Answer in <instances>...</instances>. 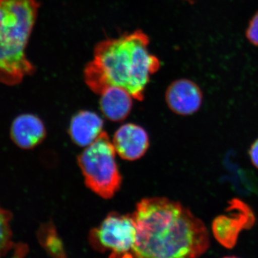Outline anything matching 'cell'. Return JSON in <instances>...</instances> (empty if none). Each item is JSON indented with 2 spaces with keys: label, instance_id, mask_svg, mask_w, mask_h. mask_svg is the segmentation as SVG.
Returning <instances> with one entry per match:
<instances>
[{
  "label": "cell",
  "instance_id": "1",
  "mask_svg": "<svg viewBox=\"0 0 258 258\" xmlns=\"http://www.w3.org/2000/svg\"><path fill=\"white\" fill-rule=\"evenodd\" d=\"M132 216L137 227L134 257H198L210 247L205 224L179 202L145 198Z\"/></svg>",
  "mask_w": 258,
  "mask_h": 258
},
{
  "label": "cell",
  "instance_id": "2",
  "mask_svg": "<svg viewBox=\"0 0 258 258\" xmlns=\"http://www.w3.org/2000/svg\"><path fill=\"white\" fill-rule=\"evenodd\" d=\"M149 44V37L142 30L98 42L83 72L88 87L100 95L109 86H118L134 99L143 101L151 77L161 68Z\"/></svg>",
  "mask_w": 258,
  "mask_h": 258
},
{
  "label": "cell",
  "instance_id": "3",
  "mask_svg": "<svg viewBox=\"0 0 258 258\" xmlns=\"http://www.w3.org/2000/svg\"><path fill=\"white\" fill-rule=\"evenodd\" d=\"M37 0H0V82L14 86L35 67L26 47L36 22Z\"/></svg>",
  "mask_w": 258,
  "mask_h": 258
},
{
  "label": "cell",
  "instance_id": "4",
  "mask_svg": "<svg viewBox=\"0 0 258 258\" xmlns=\"http://www.w3.org/2000/svg\"><path fill=\"white\" fill-rule=\"evenodd\" d=\"M116 154L112 141L103 132L78 157L86 186L106 200L114 196L122 183Z\"/></svg>",
  "mask_w": 258,
  "mask_h": 258
},
{
  "label": "cell",
  "instance_id": "5",
  "mask_svg": "<svg viewBox=\"0 0 258 258\" xmlns=\"http://www.w3.org/2000/svg\"><path fill=\"white\" fill-rule=\"evenodd\" d=\"M91 247L100 252H110V257H134L137 227L132 215L111 212L101 225L90 232Z\"/></svg>",
  "mask_w": 258,
  "mask_h": 258
},
{
  "label": "cell",
  "instance_id": "6",
  "mask_svg": "<svg viewBox=\"0 0 258 258\" xmlns=\"http://www.w3.org/2000/svg\"><path fill=\"white\" fill-rule=\"evenodd\" d=\"M203 98L198 85L188 79L176 80L171 83L165 94L168 107L176 114L181 115H191L198 111Z\"/></svg>",
  "mask_w": 258,
  "mask_h": 258
},
{
  "label": "cell",
  "instance_id": "7",
  "mask_svg": "<svg viewBox=\"0 0 258 258\" xmlns=\"http://www.w3.org/2000/svg\"><path fill=\"white\" fill-rule=\"evenodd\" d=\"M112 143L116 154L127 161L143 157L149 147V138L145 129L134 123L121 125L115 132Z\"/></svg>",
  "mask_w": 258,
  "mask_h": 258
},
{
  "label": "cell",
  "instance_id": "8",
  "mask_svg": "<svg viewBox=\"0 0 258 258\" xmlns=\"http://www.w3.org/2000/svg\"><path fill=\"white\" fill-rule=\"evenodd\" d=\"M11 138L23 149L36 147L46 137V129L40 118L32 114L19 115L11 126Z\"/></svg>",
  "mask_w": 258,
  "mask_h": 258
},
{
  "label": "cell",
  "instance_id": "9",
  "mask_svg": "<svg viewBox=\"0 0 258 258\" xmlns=\"http://www.w3.org/2000/svg\"><path fill=\"white\" fill-rule=\"evenodd\" d=\"M103 120L94 112L81 111L73 116L69 126V135L76 145L87 147L103 132Z\"/></svg>",
  "mask_w": 258,
  "mask_h": 258
},
{
  "label": "cell",
  "instance_id": "10",
  "mask_svg": "<svg viewBox=\"0 0 258 258\" xmlns=\"http://www.w3.org/2000/svg\"><path fill=\"white\" fill-rule=\"evenodd\" d=\"M99 96L100 108L108 120L122 121L132 111L134 98L124 88L109 86L102 91Z\"/></svg>",
  "mask_w": 258,
  "mask_h": 258
},
{
  "label": "cell",
  "instance_id": "11",
  "mask_svg": "<svg viewBox=\"0 0 258 258\" xmlns=\"http://www.w3.org/2000/svg\"><path fill=\"white\" fill-rule=\"evenodd\" d=\"M39 241L46 252L52 257H66L63 243L52 222L42 225L37 233Z\"/></svg>",
  "mask_w": 258,
  "mask_h": 258
},
{
  "label": "cell",
  "instance_id": "12",
  "mask_svg": "<svg viewBox=\"0 0 258 258\" xmlns=\"http://www.w3.org/2000/svg\"><path fill=\"white\" fill-rule=\"evenodd\" d=\"M12 214L0 205V257L6 255L14 247L10 227Z\"/></svg>",
  "mask_w": 258,
  "mask_h": 258
},
{
  "label": "cell",
  "instance_id": "13",
  "mask_svg": "<svg viewBox=\"0 0 258 258\" xmlns=\"http://www.w3.org/2000/svg\"><path fill=\"white\" fill-rule=\"evenodd\" d=\"M247 37L253 45L258 46V13L249 23L247 30Z\"/></svg>",
  "mask_w": 258,
  "mask_h": 258
},
{
  "label": "cell",
  "instance_id": "14",
  "mask_svg": "<svg viewBox=\"0 0 258 258\" xmlns=\"http://www.w3.org/2000/svg\"><path fill=\"white\" fill-rule=\"evenodd\" d=\"M249 156H250L252 164L258 169V139L254 142L251 147Z\"/></svg>",
  "mask_w": 258,
  "mask_h": 258
}]
</instances>
